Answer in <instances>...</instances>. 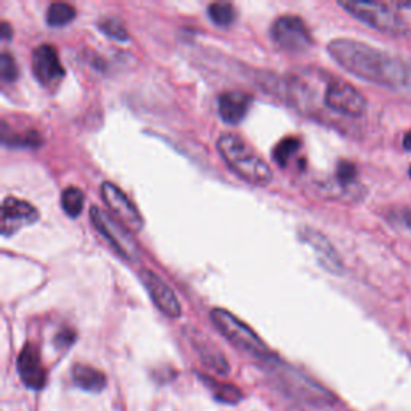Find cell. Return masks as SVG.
Wrapping results in <instances>:
<instances>
[{"mask_svg":"<svg viewBox=\"0 0 411 411\" xmlns=\"http://www.w3.org/2000/svg\"><path fill=\"white\" fill-rule=\"evenodd\" d=\"M103 201L106 203L108 209L114 214V217L124 223L132 232H140L143 228V217L139 209L129 201L124 192L111 182H103L100 187Z\"/></svg>","mask_w":411,"mask_h":411,"instance_id":"obj_8","label":"cell"},{"mask_svg":"<svg viewBox=\"0 0 411 411\" xmlns=\"http://www.w3.org/2000/svg\"><path fill=\"white\" fill-rule=\"evenodd\" d=\"M201 379L204 383H208L210 385V389H212V394L214 397L219 400V402H223V403H238L239 400L243 399V394L241 390L238 388H234L232 384H222V383H215L210 378H206V376H201Z\"/></svg>","mask_w":411,"mask_h":411,"instance_id":"obj_20","label":"cell"},{"mask_svg":"<svg viewBox=\"0 0 411 411\" xmlns=\"http://www.w3.org/2000/svg\"><path fill=\"white\" fill-rule=\"evenodd\" d=\"M410 177H411V168H410Z\"/></svg>","mask_w":411,"mask_h":411,"instance_id":"obj_29","label":"cell"},{"mask_svg":"<svg viewBox=\"0 0 411 411\" xmlns=\"http://www.w3.org/2000/svg\"><path fill=\"white\" fill-rule=\"evenodd\" d=\"M403 222L407 223L408 228H411V209L405 210V212H403Z\"/></svg>","mask_w":411,"mask_h":411,"instance_id":"obj_28","label":"cell"},{"mask_svg":"<svg viewBox=\"0 0 411 411\" xmlns=\"http://www.w3.org/2000/svg\"><path fill=\"white\" fill-rule=\"evenodd\" d=\"M72 341H74V332H72V331H68V330L61 331V332H58V336H57V339H55V342H57V345H58V347H66V345H70Z\"/></svg>","mask_w":411,"mask_h":411,"instance_id":"obj_25","label":"cell"},{"mask_svg":"<svg viewBox=\"0 0 411 411\" xmlns=\"http://www.w3.org/2000/svg\"><path fill=\"white\" fill-rule=\"evenodd\" d=\"M32 72L42 86L50 87L60 82L65 76L57 48L50 43H42L32 52Z\"/></svg>","mask_w":411,"mask_h":411,"instance_id":"obj_10","label":"cell"},{"mask_svg":"<svg viewBox=\"0 0 411 411\" xmlns=\"http://www.w3.org/2000/svg\"><path fill=\"white\" fill-rule=\"evenodd\" d=\"M192 342L197 347L199 355H201V359L204 360V363H208L210 368H214L217 373L220 374H227L228 373V363L227 360H225V357L222 355V352L214 349V345L210 344L208 339H203L201 336H199V332H192Z\"/></svg>","mask_w":411,"mask_h":411,"instance_id":"obj_16","label":"cell"},{"mask_svg":"<svg viewBox=\"0 0 411 411\" xmlns=\"http://www.w3.org/2000/svg\"><path fill=\"white\" fill-rule=\"evenodd\" d=\"M39 220V210L31 203L23 199L8 197L2 203V233L3 237L17 233L18 230Z\"/></svg>","mask_w":411,"mask_h":411,"instance_id":"obj_11","label":"cell"},{"mask_svg":"<svg viewBox=\"0 0 411 411\" xmlns=\"http://www.w3.org/2000/svg\"><path fill=\"white\" fill-rule=\"evenodd\" d=\"M17 365L19 378H21L23 383L26 384L29 389L39 390L46 385V368H43L41 361L39 350L32 344H26L23 347V350L19 352L18 355Z\"/></svg>","mask_w":411,"mask_h":411,"instance_id":"obj_13","label":"cell"},{"mask_svg":"<svg viewBox=\"0 0 411 411\" xmlns=\"http://www.w3.org/2000/svg\"><path fill=\"white\" fill-rule=\"evenodd\" d=\"M0 76H2L3 82H13L19 76L17 61L8 52H2V55H0Z\"/></svg>","mask_w":411,"mask_h":411,"instance_id":"obj_23","label":"cell"},{"mask_svg":"<svg viewBox=\"0 0 411 411\" xmlns=\"http://www.w3.org/2000/svg\"><path fill=\"white\" fill-rule=\"evenodd\" d=\"M219 153L225 163L239 179L248 183L268 185L273 179L270 166L262 158L248 141H244L237 134H223L217 140Z\"/></svg>","mask_w":411,"mask_h":411,"instance_id":"obj_2","label":"cell"},{"mask_svg":"<svg viewBox=\"0 0 411 411\" xmlns=\"http://www.w3.org/2000/svg\"><path fill=\"white\" fill-rule=\"evenodd\" d=\"M90 220L94 227L99 230V233L111 244L117 254H121L124 259H129V261L139 259L140 249L124 223H121L112 215L105 212L99 206H92L90 208Z\"/></svg>","mask_w":411,"mask_h":411,"instance_id":"obj_5","label":"cell"},{"mask_svg":"<svg viewBox=\"0 0 411 411\" xmlns=\"http://www.w3.org/2000/svg\"><path fill=\"white\" fill-rule=\"evenodd\" d=\"M0 29H2V39H10V36H12V28H10V24L7 21L2 23V26H0Z\"/></svg>","mask_w":411,"mask_h":411,"instance_id":"obj_26","label":"cell"},{"mask_svg":"<svg viewBox=\"0 0 411 411\" xmlns=\"http://www.w3.org/2000/svg\"><path fill=\"white\" fill-rule=\"evenodd\" d=\"M210 320H212L215 328L238 349L248 352V354L254 357H261V359L270 357L268 347L257 336V332H254L246 323L239 320L232 312L225 310V308H214L210 312Z\"/></svg>","mask_w":411,"mask_h":411,"instance_id":"obj_4","label":"cell"},{"mask_svg":"<svg viewBox=\"0 0 411 411\" xmlns=\"http://www.w3.org/2000/svg\"><path fill=\"white\" fill-rule=\"evenodd\" d=\"M301 238L304 239L307 244H310L313 251H315L318 262L320 265L325 268L326 272L336 273V275H341L342 270H344V263L341 261V256L337 254L334 246L330 243L325 234L317 232V230L304 227L301 228Z\"/></svg>","mask_w":411,"mask_h":411,"instance_id":"obj_12","label":"cell"},{"mask_svg":"<svg viewBox=\"0 0 411 411\" xmlns=\"http://www.w3.org/2000/svg\"><path fill=\"white\" fill-rule=\"evenodd\" d=\"M99 28L101 32H105L108 37L112 41L126 42L129 39V32L126 31V28L122 26V23L116 18H105L99 23Z\"/></svg>","mask_w":411,"mask_h":411,"instance_id":"obj_22","label":"cell"},{"mask_svg":"<svg viewBox=\"0 0 411 411\" xmlns=\"http://www.w3.org/2000/svg\"><path fill=\"white\" fill-rule=\"evenodd\" d=\"M209 18L214 24H217L220 28H228L232 26L237 19L238 13L234 5L228 3V2H215L209 5Z\"/></svg>","mask_w":411,"mask_h":411,"instance_id":"obj_18","label":"cell"},{"mask_svg":"<svg viewBox=\"0 0 411 411\" xmlns=\"http://www.w3.org/2000/svg\"><path fill=\"white\" fill-rule=\"evenodd\" d=\"M328 52L337 65L360 79L389 89L411 86V68L368 43L352 39H334L328 43Z\"/></svg>","mask_w":411,"mask_h":411,"instance_id":"obj_1","label":"cell"},{"mask_svg":"<svg viewBox=\"0 0 411 411\" xmlns=\"http://www.w3.org/2000/svg\"><path fill=\"white\" fill-rule=\"evenodd\" d=\"M357 175H359L357 168L352 163H349V161H341L336 169V180L342 187H350L357 180Z\"/></svg>","mask_w":411,"mask_h":411,"instance_id":"obj_24","label":"cell"},{"mask_svg":"<svg viewBox=\"0 0 411 411\" xmlns=\"http://www.w3.org/2000/svg\"><path fill=\"white\" fill-rule=\"evenodd\" d=\"M403 148L411 151V130H408L403 137Z\"/></svg>","mask_w":411,"mask_h":411,"instance_id":"obj_27","label":"cell"},{"mask_svg":"<svg viewBox=\"0 0 411 411\" xmlns=\"http://www.w3.org/2000/svg\"><path fill=\"white\" fill-rule=\"evenodd\" d=\"M325 103L330 110L339 114L359 117L366 111V99L344 81H331L325 90Z\"/></svg>","mask_w":411,"mask_h":411,"instance_id":"obj_7","label":"cell"},{"mask_svg":"<svg viewBox=\"0 0 411 411\" xmlns=\"http://www.w3.org/2000/svg\"><path fill=\"white\" fill-rule=\"evenodd\" d=\"M76 18V8L70 3L65 2H55L52 3L47 10L46 19L47 24L52 28H61L74 21Z\"/></svg>","mask_w":411,"mask_h":411,"instance_id":"obj_17","label":"cell"},{"mask_svg":"<svg viewBox=\"0 0 411 411\" xmlns=\"http://www.w3.org/2000/svg\"><path fill=\"white\" fill-rule=\"evenodd\" d=\"M252 97L244 92H223L219 97V112L227 124H239L251 110Z\"/></svg>","mask_w":411,"mask_h":411,"instance_id":"obj_14","label":"cell"},{"mask_svg":"<svg viewBox=\"0 0 411 411\" xmlns=\"http://www.w3.org/2000/svg\"><path fill=\"white\" fill-rule=\"evenodd\" d=\"M273 41L281 50L290 53L307 52L313 46L312 34L302 18L294 14L280 17L272 26Z\"/></svg>","mask_w":411,"mask_h":411,"instance_id":"obj_6","label":"cell"},{"mask_svg":"<svg viewBox=\"0 0 411 411\" xmlns=\"http://www.w3.org/2000/svg\"><path fill=\"white\" fill-rule=\"evenodd\" d=\"M411 3L392 2H361V0H342L339 7L349 12L352 17L361 23L388 34H403L407 31V23L400 17L399 7H407Z\"/></svg>","mask_w":411,"mask_h":411,"instance_id":"obj_3","label":"cell"},{"mask_svg":"<svg viewBox=\"0 0 411 411\" xmlns=\"http://www.w3.org/2000/svg\"><path fill=\"white\" fill-rule=\"evenodd\" d=\"M84 204H86V198L81 188L68 187L66 190H63L61 208L68 215H70V217L74 219L77 215H81L82 209H84Z\"/></svg>","mask_w":411,"mask_h":411,"instance_id":"obj_19","label":"cell"},{"mask_svg":"<svg viewBox=\"0 0 411 411\" xmlns=\"http://www.w3.org/2000/svg\"><path fill=\"white\" fill-rule=\"evenodd\" d=\"M301 148V141L297 139H285L275 146L273 150V159L277 161L281 168H286L290 164L291 158H294L297 150Z\"/></svg>","mask_w":411,"mask_h":411,"instance_id":"obj_21","label":"cell"},{"mask_svg":"<svg viewBox=\"0 0 411 411\" xmlns=\"http://www.w3.org/2000/svg\"><path fill=\"white\" fill-rule=\"evenodd\" d=\"M72 381L77 388L87 392H101L106 385L105 374L89 365H76L72 368Z\"/></svg>","mask_w":411,"mask_h":411,"instance_id":"obj_15","label":"cell"},{"mask_svg":"<svg viewBox=\"0 0 411 411\" xmlns=\"http://www.w3.org/2000/svg\"><path fill=\"white\" fill-rule=\"evenodd\" d=\"M140 280L143 283L145 290L148 291L151 301L154 302L156 307L159 308L164 315L170 318H179L182 315V304L177 299L172 288L166 283L163 278H159L156 273L151 270H141Z\"/></svg>","mask_w":411,"mask_h":411,"instance_id":"obj_9","label":"cell"}]
</instances>
